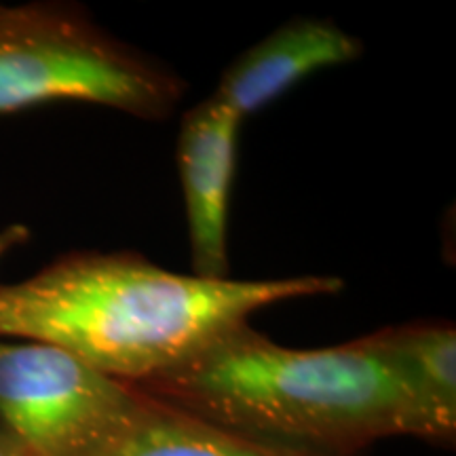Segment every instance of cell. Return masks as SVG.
I'll list each match as a JSON object with an SVG mask.
<instances>
[{
  "mask_svg": "<svg viewBox=\"0 0 456 456\" xmlns=\"http://www.w3.org/2000/svg\"><path fill=\"white\" fill-rule=\"evenodd\" d=\"M340 277L205 279L140 254L78 252L0 285V338L60 346L112 379L140 385L180 366L265 306L332 296Z\"/></svg>",
  "mask_w": 456,
  "mask_h": 456,
  "instance_id": "obj_1",
  "label": "cell"
},
{
  "mask_svg": "<svg viewBox=\"0 0 456 456\" xmlns=\"http://www.w3.org/2000/svg\"><path fill=\"white\" fill-rule=\"evenodd\" d=\"M135 387L209 423L311 452L357 456L387 437L433 444L419 399L370 336L288 349L243 323Z\"/></svg>",
  "mask_w": 456,
  "mask_h": 456,
  "instance_id": "obj_2",
  "label": "cell"
},
{
  "mask_svg": "<svg viewBox=\"0 0 456 456\" xmlns=\"http://www.w3.org/2000/svg\"><path fill=\"white\" fill-rule=\"evenodd\" d=\"M184 95L175 72L66 4L0 7V114L85 102L167 118Z\"/></svg>",
  "mask_w": 456,
  "mask_h": 456,
  "instance_id": "obj_3",
  "label": "cell"
},
{
  "mask_svg": "<svg viewBox=\"0 0 456 456\" xmlns=\"http://www.w3.org/2000/svg\"><path fill=\"white\" fill-rule=\"evenodd\" d=\"M142 395L49 342L0 338V425L34 456H100Z\"/></svg>",
  "mask_w": 456,
  "mask_h": 456,
  "instance_id": "obj_4",
  "label": "cell"
},
{
  "mask_svg": "<svg viewBox=\"0 0 456 456\" xmlns=\"http://www.w3.org/2000/svg\"><path fill=\"white\" fill-rule=\"evenodd\" d=\"M241 118L212 95L182 117L178 169L184 191L192 275L228 279V212Z\"/></svg>",
  "mask_w": 456,
  "mask_h": 456,
  "instance_id": "obj_5",
  "label": "cell"
},
{
  "mask_svg": "<svg viewBox=\"0 0 456 456\" xmlns=\"http://www.w3.org/2000/svg\"><path fill=\"white\" fill-rule=\"evenodd\" d=\"M362 51L363 43L334 21L298 17L239 55L212 98L243 121L311 74L357 60Z\"/></svg>",
  "mask_w": 456,
  "mask_h": 456,
  "instance_id": "obj_6",
  "label": "cell"
},
{
  "mask_svg": "<svg viewBox=\"0 0 456 456\" xmlns=\"http://www.w3.org/2000/svg\"><path fill=\"white\" fill-rule=\"evenodd\" d=\"M140 389V387H138ZM142 391V389H140ZM144 393V391H142ZM100 456H330L243 436L142 395L134 419Z\"/></svg>",
  "mask_w": 456,
  "mask_h": 456,
  "instance_id": "obj_7",
  "label": "cell"
},
{
  "mask_svg": "<svg viewBox=\"0 0 456 456\" xmlns=\"http://www.w3.org/2000/svg\"><path fill=\"white\" fill-rule=\"evenodd\" d=\"M397 368L425 410L436 446L456 437V330L448 322H416L368 334Z\"/></svg>",
  "mask_w": 456,
  "mask_h": 456,
  "instance_id": "obj_8",
  "label": "cell"
},
{
  "mask_svg": "<svg viewBox=\"0 0 456 456\" xmlns=\"http://www.w3.org/2000/svg\"><path fill=\"white\" fill-rule=\"evenodd\" d=\"M28 239H30V228L24 224H11L0 228V260H3L11 249L24 245Z\"/></svg>",
  "mask_w": 456,
  "mask_h": 456,
  "instance_id": "obj_9",
  "label": "cell"
},
{
  "mask_svg": "<svg viewBox=\"0 0 456 456\" xmlns=\"http://www.w3.org/2000/svg\"><path fill=\"white\" fill-rule=\"evenodd\" d=\"M0 456H34L21 440L11 433L7 427L0 425Z\"/></svg>",
  "mask_w": 456,
  "mask_h": 456,
  "instance_id": "obj_10",
  "label": "cell"
}]
</instances>
